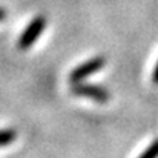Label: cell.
<instances>
[{
  "label": "cell",
  "mask_w": 158,
  "mask_h": 158,
  "mask_svg": "<svg viewBox=\"0 0 158 158\" xmlns=\"http://www.w3.org/2000/svg\"><path fill=\"white\" fill-rule=\"evenodd\" d=\"M45 28H46V19L43 15L34 17L28 23V26L25 28V31L22 32V35L19 37V42H17L19 49H22V51L29 49L39 40V37L42 35V32H43Z\"/></svg>",
  "instance_id": "cell-1"
},
{
  "label": "cell",
  "mask_w": 158,
  "mask_h": 158,
  "mask_svg": "<svg viewBox=\"0 0 158 158\" xmlns=\"http://www.w3.org/2000/svg\"><path fill=\"white\" fill-rule=\"evenodd\" d=\"M71 92L77 97H86L97 103H107L110 98V92L106 88L100 85H94V83H85V81L72 83Z\"/></svg>",
  "instance_id": "cell-2"
},
{
  "label": "cell",
  "mask_w": 158,
  "mask_h": 158,
  "mask_svg": "<svg viewBox=\"0 0 158 158\" xmlns=\"http://www.w3.org/2000/svg\"><path fill=\"white\" fill-rule=\"evenodd\" d=\"M106 64V58L98 55V57H92L86 61H83L81 64L75 66L71 74H69V81L71 83H80L83 80H86L88 77H91L92 74L98 72L100 69H103Z\"/></svg>",
  "instance_id": "cell-3"
},
{
  "label": "cell",
  "mask_w": 158,
  "mask_h": 158,
  "mask_svg": "<svg viewBox=\"0 0 158 158\" xmlns=\"http://www.w3.org/2000/svg\"><path fill=\"white\" fill-rule=\"evenodd\" d=\"M17 138V132L14 129H0V148L14 143Z\"/></svg>",
  "instance_id": "cell-4"
},
{
  "label": "cell",
  "mask_w": 158,
  "mask_h": 158,
  "mask_svg": "<svg viewBox=\"0 0 158 158\" xmlns=\"http://www.w3.org/2000/svg\"><path fill=\"white\" fill-rule=\"evenodd\" d=\"M138 158H158V138L154 140V141L146 148V151H143V152L140 154Z\"/></svg>",
  "instance_id": "cell-5"
},
{
  "label": "cell",
  "mask_w": 158,
  "mask_h": 158,
  "mask_svg": "<svg viewBox=\"0 0 158 158\" xmlns=\"http://www.w3.org/2000/svg\"><path fill=\"white\" fill-rule=\"evenodd\" d=\"M152 81L158 85V63L155 64V68H154V74H152Z\"/></svg>",
  "instance_id": "cell-6"
},
{
  "label": "cell",
  "mask_w": 158,
  "mask_h": 158,
  "mask_svg": "<svg viewBox=\"0 0 158 158\" xmlns=\"http://www.w3.org/2000/svg\"><path fill=\"white\" fill-rule=\"evenodd\" d=\"M6 15H8V12H6V9L0 6V22H3V20L6 19Z\"/></svg>",
  "instance_id": "cell-7"
}]
</instances>
